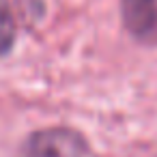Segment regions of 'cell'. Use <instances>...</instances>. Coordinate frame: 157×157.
I'll use <instances>...</instances> for the list:
<instances>
[{"mask_svg":"<svg viewBox=\"0 0 157 157\" xmlns=\"http://www.w3.org/2000/svg\"><path fill=\"white\" fill-rule=\"evenodd\" d=\"M86 140L67 127H50L33 133L22 151V157H86Z\"/></svg>","mask_w":157,"mask_h":157,"instance_id":"6da1fadb","label":"cell"},{"mask_svg":"<svg viewBox=\"0 0 157 157\" xmlns=\"http://www.w3.org/2000/svg\"><path fill=\"white\" fill-rule=\"evenodd\" d=\"M123 24L142 43L157 41V0H123Z\"/></svg>","mask_w":157,"mask_h":157,"instance_id":"7a4b0ae2","label":"cell"},{"mask_svg":"<svg viewBox=\"0 0 157 157\" xmlns=\"http://www.w3.org/2000/svg\"><path fill=\"white\" fill-rule=\"evenodd\" d=\"M15 41V20L7 0H0V56L7 54Z\"/></svg>","mask_w":157,"mask_h":157,"instance_id":"3957f363","label":"cell"}]
</instances>
